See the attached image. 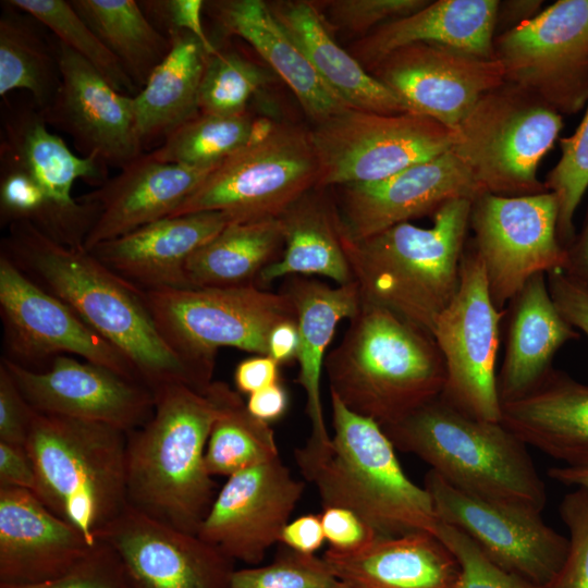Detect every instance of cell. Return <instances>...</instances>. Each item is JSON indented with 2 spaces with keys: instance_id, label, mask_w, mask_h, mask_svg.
<instances>
[{
  "instance_id": "obj_1",
  "label": "cell",
  "mask_w": 588,
  "mask_h": 588,
  "mask_svg": "<svg viewBox=\"0 0 588 588\" xmlns=\"http://www.w3.org/2000/svg\"><path fill=\"white\" fill-rule=\"evenodd\" d=\"M1 253L32 281L70 306L120 350L155 393L170 384L208 387L172 350L144 297L83 246L54 241L25 220L9 223Z\"/></svg>"
},
{
  "instance_id": "obj_2",
  "label": "cell",
  "mask_w": 588,
  "mask_h": 588,
  "mask_svg": "<svg viewBox=\"0 0 588 588\" xmlns=\"http://www.w3.org/2000/svg\"><path fill=\"white\" fill-rule=\"evenodd\" d=\"M330 401V445L294 450L296 465L316 488L322 509L355 512L380 538L412 532L436 536L439 519L430 495L404 473L380 425L348 409L333 393Z\"/></svg>"
},
{
  "instance_id": "obj_3",
  "label": "cell",
  "mask_w": 588,
  "mask_h": 588,
  "mask_svg": "<svg viewBox=\"0 0 588 588\" xmlns=\"http://www.w3.org/2000/svg\"><path fill=\"white\" fill-rule=\"evenodd\" d=\"M323 370L330 393L381 428L440 396L446 381L442 354L429 332L364 301L328 353Z\"/></svg>"
},
{
  "instance_id": "obj_4",
  "label": "cell",
  "mask_w": 588,
  "mask_h": 588,
  "mask_svg": "<svg viewBox=\"0 0 588 588\" xmlns=\"http://www.w3.org/2000/svg\"><path fill=\"white\" fill-rule=\"evenodd\" d=\"M154 394L150 419L127 432L128 504L197 535L217 494L205 463L217 405L206 391L185 384H170Z\"/></svg>"
},
{
  "instance_id": "obj_5",
  "label": "cell",
  "mask_w": 588,
  "mask_h": 588,
  "mask_svg": "<svg viewBox=\"0 0 588 588\" xmlns=\"http://www.w3.org/2000/svg\"><path fill=\"white\" fill-rule=\"evenodd\" d=\"M471 203L461 198L444 204L432 215L430 228L404 222L360 240L341 233L363 301L431 334L458 287Z\"/></svg>"
},
{
  "instance_id": "obj_6",
  "label": "cell",
  "mask_w": 588,
  "mask_h": 588,
  "mask_svg": "<svg viewBox=\"0 0 588 588\" xmlns=\"http://www.w3.org/2000/svg\"><path fill=\"white\" fill-rule=\"evenodd\" d=\"M396 450L414 454L470 495L541 513L546 486L526 444L501 421L477 419L440 396L382 428Z\"/></svg>"
},
{
  "instance_id": "obj_7",
  "label": "cell",
  "mask_w": 588,
  "mask_h": 588,
  "mask_svg": "<svg viewBox=\"0 0 588 588\" xmlns=\"http://www.w3.org/2000/svg\"><path fill=\"white\" fill-rule=\"evenodd\" d=\"M127 432L36 411L26 441L37 498L90 544L128 504Z\"/></svg>"
},
{
  "instance_id": "obj_8",
  "label": "cell",
  "mask_w": 588,
  "mask_h": 588,
  "mask_svg": "<svg viewBox=\"0 0 588 588\" xmlns=\"http://www.w3.org/2000/svg\"><path fill=\"white\" fill-rule=\"evenodd\" d=\"M164 340L209 385L218 350L268 355V338L280 322L296 319L289 295L256 284L144 291Z\"/></svg>"
},
{
  "instance_id": "obj_9",
  "label": "cell",
  "mask_w": 588,
  "mask_h": 588,
  "mask_svg": "<svg viewBox=\"0 0 588 588\" xmlns=\"http://www.w3.org/2000/svg\"><path fill=\"white\" fill-rule=\"evenodd\" d=\"M562 128V114L535 94L505 81L483 95L453 131L451 150L482 193L535 195L547 192L537 170Z\"/></svg>"
},
{
  "instance_id": "obj_10",
  "label": "cell",
  "mask_w": 588,
  "mask_h": 588,
  "mask_svg": "<svg viewBox=\"0 0 588 588\" xmlns=\"http://www.w3.org/2000/svg\"><path fill=\"white\" fill-rule=\"evenodd\" d=\"M318 182L309 132L258 121L252 139L216 167L169 217L220 211L234 222L278 218Z\"/></svg>"
},
{
  "instance_id": "obj_11",
  "label": "cell",
  "mask_w": 588,
  "mask_h": 588,
  "mask_svg": "<svg viewBox=\"0 0 588 588\" xmlns=\"http://www.w3.org/2000/svg\"><path fill=\"white\" fill-rule=\"evenodd\" d=\"M319 164L318 187L371 183L451 149L454 133L413 112L344 109L309 131Z\"/></svg>"
},
{
  "instance_id": "obj_12",
  "label": "cell",
  "mask_w": 588,
  "mask_h": 588,
  "mask_svg": "<svg viewBox=\"0 0 588 588\" xmlns=\"http://www.w3.org/2000/svg\"><path fill=\"white\" fill-rule=\"evenodd\" d=\"M500 310L473 242L466 243L457 291L437 318L431 334L442 354L446 381L441 397L477 419L501 421L497 390Z\"/></svg>"
},
{
  "instance_id": "obj_13",
  "label": "cell",
  "mask_w": 588,
  "mask_h": 588,
  "mask_svg": "<svg viewBox=\"0 0 588 588\" xmlns=\"http://www.w3.org/2000/svg\"><path fill=\"white\" fill-rule=\"evenodd\" d=\"M554 195L483 193L471 203V242L480 256L494 305L504 310L525 283L538 273L566 270L567 249L558 234Z\"/></svg>"
},
{
  "instance_id": "obj_14",
  "label": "cell",
  "mask_w": 588,
  "mask_h": 588,
  "mask_svg": "<svg viewBox=\"0 0 588 588\" xmlns=\"http://www.w3.org/2000/svg\"><path fill=\"white\" fill-rule=\"evenodd\" d=\"M494 57L505 81L535 94L560 114L588 102V0H559L499 34Z\"/></svg>"
},
{
  "instance_id": "obj_15",
  "label": "cell",
  "mask_w": 588,
  "mask_h": 588,
  "mask_svg": "<svg viewBox=\"0 0 588 588\" xmlns=\"http://www.w3.org/2000/svg\"><path fill=\"white\" fill-rule=\"evenodd\" d=\"M0 314L7 354L27 369L40 370L60 355H77L142 383L130 359L88 326L70 306L0 255Z\"/></svg>"
},
{
  "instance_id": "obj_16",
  "label": "cell",
  "mask_w": 588,
  "mask_h": 588,
  "mask_svg": "<svg viewBox=\"0 0 588 588\" xmlns=\"http://www.w3.org/2000/svg\"><path fill=\"white\" fill-rule=\"evenodd\" d=\"M424 488L438 519L464 532L504 571L542 588L562 566L568 538L548 526L541 513L470 495L431 469Z\"/></svg>"
},
{
  "instance_id": "obj_17",
  "label": "cell",
  "mask_w": 588,
  "mask_h": 588,
  "mask_svg": "<svg viewBox=\"0 0 588 588\" xmlns=\"http://www.w3.org/2000/svg\"><path fill=\"white\" fill-rule=\"evenodd\" d=\"M370 73L409 112L428 117L452 131L483 95L505 82L497 58L426 42L392 51Z\"/></svg>"
},
{
  "instance_id": "obj_18",
  "label": "cell",
  "mask_w": 588,
  "mask_h": 588,
  "mask_svg": "<svg viewBox=\"0 0 588 588\" xmlns=\"http://www.w3.org/2000/svg\"><path fill=\"white\" fill-rule=\"evenodd\" d=\"M304 489L280 457L236 473L217 492L197 536L234 562L257 565L280 543Z\"/></svg>"
},
{
  "instance_id": "obj_19",
  "label": "cell",
  "mask_w": 588,
  "mask_h": 588,
  "mask_svg": "<svg viewBox=\"0 0 588 588\" xmlns=\"http://www.w3.org/2000/svg\"><path fill=\"white\" fill-rule=\"evenodd\" d=\"M28 403L39 413L106 424L130 432L154 414L155 394L145 384L69 355L40 370L1 358Z\"/></svg>"
},
{
  "instance_id": "obj_20",
  "label": "cell",
  "mask_w": 588,
  "mask_h": 588,
  "mask_svg": "<svg viewBox=\"0 0 588 588\" xmlns=\"http://www.w3.org/2000/svg\"><path fill=\"white\" fill-rule=\"evenodd\" d=\"M97 539L120 556L133 588H230L234 561L127 504Z\"/></svg>"
},
{
  "instance_id": "obj_21",
  "label": "cell",
  "mask_w": 588,
  "mask_h": 588,
  "mask_svg": "<svg viewBox=\"0 0 588 588\" xmlns=\"http://www.w3.org/2000/svg\"><path fill=\"white\" fill-rule=\"evenodd\" d=\"M341 187L335 205L341 233L352 240L433 215L451 200H474L483 194L451 149L384 180Z\"/></svg>"
},
{
  "instance_id": "obj_22",
  "label": "cell",
  "mask_w": 588,
  "mask_h": 588,
  "mask_svg": "<svg viewBox=\"0 0 588 588\" xmlns=\"http://www.w3.org/2000/svg\"><path fill=\"white\" fill-rule=\"evenodd\" d=\"M60 86L51 105L40 111L74 140L85 157L120 169L140 156L133 97L117 91L72 49L58 44Z\"/></svg>"
},
{
  "instance_id": "obj_23",
  "label": "cell",
  "mask_w": 588,
  "mask_h": 588,
  "mask_svg": "<svg viewBox=\"0 0 588 588\" xmlns=\"http://www.w3.org/2000/svg\"><path fill=\"white\" fill-rule=\"evenodd\" d=\"M40 111L10 109L2 118L0 160L32 176L83 245L96 218L90 203L73 198L77 180L102 185L106 164L96 157L75 155L61 137L48 131Z\"/></svg>"
},
{
  "instance_id": "obj_24",
  "label": "cell",
  "mask_w": 588,
  "mask_h": 588,
  "mask_svg": "<svg viewBox=\"0 0 588 588\" xmlns=\"http://www.w3.org/2000/svg\"><path fill=\"white\" fill-rule=\"evenodd\" d=\"M215 168L162 162L143 152L118 175L78 197L96 210L83 247L91 250L102 242L171 216Z\"/></svg>"
},
{
  "instance_id": "obj_25",
  "label": "cell",
  "mask_w": 588,
  "mask_h": 588,
  "mask_svg": "<svg viewBox=\"0 0 588 588\" xmlns=\"http://www.w3.org/2000/svg\"><path fill=\"white\" fill-rule=\"evenodd\" d=\"M93 546L32 492L0 486V584L33 585L57 578Z\"/></svg>"
},
{
  "instance_id": "obj_26",
  "label": "cell",
  "mask_w": 588,
  "mask_h": 588,
  "mask_svg": "<svg viewBox=\"0 0 588 588\" xmlns=\"http://www.w3.org/2000/svg\"><path fill=\"white\" fill-rule=\"evenodd\" d=\"M231 222L234 220L220 211L167 217L88 252L142 291L187 289V260Z\"/></svg>"
},
{
  "instance_id": "obj_27",
  "label": "cell",
  "mask_w": 588,
  "mask_h": 588,
  "mask_svg": "<svg viewBox=\"0 0 588 588\" xmlns=\"http://www.w3.org/2000/svg\"><path fill=\"white\" fill-rule=\"evenodd\" d=\"M506 342L497 373L501 405L535 390L553 369L552 360L580 333L556 308L546 273L530 278L505 307Z\"/></svg>"
},
{
  "instance_id": "obj_28",
  "label": "cell",
  "mask_w": 588,
  "mask_h": 588,
  "mask_svg": "<svg viewBox=\"0 0 588 588\" xmlns=\"http://www.w3.org/2000/svg\"><path fill=\"white\" fill-rule=\"evenodd\" d=\"M498 0H438L392 20L357 40L351 53L371 71L384 57L407 45L426 42L493 59Z\"/></svg>"
},
{
  "instance_id": "obj_29",
  "label": "cell",
  "mask_w": 588,
  "mask_h": 588,
  "mask_svg": "<svg viewBox=\"0 0 588 588\" xmlns=\"http://www.w3.org/2000/svg\"><path fill=\"white\" fill-rule=\"evenodd\" d=\"M335 578L351 588H457L461 565L434 535L378 538L366 548L322 555Z\"/></svg>"
},
{
  "instance_id": "obj_30",
  "label": "cell",
  "mask_w": 588,
  "mask_h": 588,
  "mask_svg": "<svg viewBox=\"0 0 588 588\" xmlns=\"http://www.w3.org/2000/svg\"><path fill=\"white\" fill-rule=\"evenodd\" d=\"M281 292L289 295L296 310L299 336L296 383L305 391L306 414L311 428L304 445L324 449L331 442L320 391L327 350L340 321L350 320L359 310L362 294L355 281L332 287L304 275L287 277Z\"/></svg>"
},
{
  "instance_id": "obj_31",
  "label": "cell",
  "mask_w": 588,
  "mask_h": 588,
  "mask_svg": "<svg viewBox=\"0 0 588 588\" xmlns=\"http://www.w3.org/2000/svg\"><path fill=\"white\" fill-rule=\"evenodd\" d=\"M501 422L565 465L588 462V384L564 371L553 368L535 390L503 403Z\"/></svg>"
},
{
  "instance_id": "obj_32",
  "label": "cell",
  "mask_w": 588,
  "mask_h": 588,
  "mask_svg": "<svg viewBox=\"0 0 588 588\" xmlns=\"http://www.w3.org/2000/svg\"><path fill=\"white\" fill-rule=\"evenodd\" d=\"M222 30L246 40L284 81L315 122L350 108L317 74L306 56L261 0L210 2Z\"/></svg>"
},
{
  "instance_id": "obj_33",
  "label": "cell",
  "mask_w": 588,
  "mask_h": 588,
  "mask_svg": "<svg viewBox=\"0 0 588 588\" xmlns=\"http://www.w3.org/2000/svg\"><path fill=\"white\" fill-rule=\"evenodd\" d=\"M268 5L324 84L350 108L383 114L409 112L387 86L335 41L314 2L277 1Z\"/></svg>"
},
{
  "instance_id": "obj_34",
  "label": "cell",
  "mask_w": 588,
  "mask_h": 588,
  "mask_svg": "<svg viewBox=\"0 0 588 588\" xmlns=\"http://www.w3.org/2000/svg\"><path fill=\"white\" fill-rule=\"evenodd\" d=\"M279 218L283 225V254L261 271L256 285L264 289L279 278L291 275H322L338 285L354 281L333 203L310 191Z\"/></svg>"
},
{
  "instance_id": "obj_35",
  "label": "cell",
  "mask_w": 588,
  "mask_h": 588,
  "mask_svg": "<svg viewBox=\"0 0 588 588\" xmlns=\"http://www.w3.org/2000/svg\"><path fill=\"white\" fill-rule=\"evenodd\" d=\"M168 37L169 53L133 97L136 131L143 146L166 138L199 112V86L209 54L188 32H171Z\"/></svg>"
},
{
  "instance_id": "obj_36",
  "label": "cell",
  "mask_w": 588,
  "mask_h": 588,
  "mask_svg": "<svg viewBox=\"0 0 588 588\" xmlns=\"http://www.w3.org/2000/svg\"><path fill=\"white\" fill-rule=\"evenodd\" d=\"M284 246L281 219L231 222L187 260L188 287L256 284L261 271L278 260Z\"/></svg>"
},
{
  "instance_id": "obj_37",
  "label": "cell",
  "mask_w": 588,
  "mask_h": 588,
  "mask_svg": "<svg viewBox=\"0 0 588 588\" xmlns=\"http://www.w3.org/2000/svg\"><path fill=\"white\" fill-rule=\"evenodd\" d=\"M75 12L121 63L140 90L171 42L134 0H70Z\"/></svg>"
},
{
  "instance_id": "obj_38",
  "label": "cell",
  "mask_w": 588,
  "mask_h": 588,
  "mask_svg": "<svg viewBox=\"0 0 588 588\" xmlns=\"http://www.w3.org/2000/svg\"><path fill=\"white\" fill-rule=\"evenodd\" d=\"M205 391L218 409L205 454L210 476L230 477L280 457L269 422L253 416L237 391L223 381H212Z\"/></svg>"
},
{
  "instance_id": "obj_39",
  "label": "cell",
  "mask_w": 588,
  "mask_h": 588,
  "mask_svg": "<svg viewBox=\"0 0 588 588\" xmlns=\"http://www.w3.org/2000/svg\"><path fill=\"white\" fill-rule=\"evenodd\" d=\"M60 86L57 52L52 54L25 19L4 12L0 19V95L27 90L42 111L53 101Z\"/></svg>"
},
{
  "instance_id": "obj_40",
  "label": "cell",
  "mask_w": 588,
  "mask_h": 588,
  "mask_svg": "<svg viewBox=\"0 0 588 588\" xmlns=\"http://www.w3.org/2000/svg\"><path fill=\"white\" fill-rule=\"evenodd\" d=\"M258 122L238 115L200 113L170 133L150 156L159 161L193 168H212L243 148Z\"/></svg>"
},
{
  "instance_id": "obj_41",
  "label": "cell",
  "mask_w": 588,
  "mask_h": 588,
  "mask_svg": "<svg viewBox=\"0 0 588 588\" xmlns=\"http://www.w3.org/2000/svg\"><path fill=\"white\" fill-rule=\"evenodd\" d=\"M11 7L33 16L85 61L117 91L134 97L139 90L121 63L64 0H9Z\"/></svg>"
},
{
  "instance_id": "obj_42",
  "label": "cell",
  "mask_w": 588,
  "mask_h": 588,
  "mask_svg": "<svg viewBox=\"0 0 588 588\" xmlns=\"http://www.w3.org/2000/svg\"><path fill=\"white\" fill-rule=\"evenodd\" d=\"M265 82L262 71L234 52L208 56L203 73L198 107L200 113L238 115Z\"/></svg>"
},
{
  "instance_id": "obj_43",
  "label": "cell",
  "mask_w": 588,
  "mask_h": 588,
  "mask_svg": "<svg viewBox=\"0 0 588 588\" xmlns=\"http://www.w3.org/2000/svg\"><path fill=\"white\" fill-rule=\"evenodd\" d=\"M561 157L547 174L544 186L558 203V234L567 249L575 238L574 217L588 189V102L576 131L560 138Z\"/></svg>"
},
{
  "instance_id": "obj_44",
  "label": "cell",
  "mask_w": 588,
  "mask_h": 588,
  "mask_svg": "<svg viewBox=\"0 0 588 588\" xmlns=\"http://www.w3.org/2000/svg\"><path fill=\"white\" fill-rule=\"evenodd\" d=\"M338 584L322 556L282 546L271 563L234 569L230 588H334Z\"/></svg>"
},
{
  "instance_id": "obj_45",
  "label": "cell",
  "mask_w": 588,
  "mask_h": 588,
  "mask_svg": "<svg viewBox=\"0 0 588 588\" xmlns=\"http://www.w3.org/2000/svg\"><path fill=\"white\" fill-rule=\"evenodd\" d=\"M559 511L569 534L568 551L560 569L542 588H588V491L576 488L566 493Z\"/></svg>"
},
{
  "instance_id": "obj_46",
  "label": "cell",
  "mask_w": 588,
  "mask_h": 588,
  "mask_svg": "<svg viewBox=\"0 0 588 588\" xmlns=\"http://www.w3.org/2000/svg\"><path fill=\"white\" fill-rule=\"evenodd\" d=\"M436 536L458 560L457 588H537L495 565L457 528L439 520Z\"/></svg>"
},
{
  "instance_id": "obj_47",
  "label": "cell",
  "mask_w": 588,
  "mask_h": 588,
  "mask_svg": "<svg viewBox=\"0 0 588 588\" xmlns=\"http://www.w3.org/2000/svg\"><path fill=\"white\" fill-rule=\"evenodd\" d=\"M0 588H133L114 549L101 539L65 574L33 585H4Z\"/></svg>"
},
{
  "instance_id": "obj_48",
  "label": "cell",
  "mask_w": 588,
  "mask_h": 588,
  "mask_svg": "<svg viewBox=\"0 0 588 588\" xmlns=\"http://www.w3.org/2000/svg\"><path fill=\"white\" fill-rule=\"evenodd\" d=\"M429 2V0H332L326 1L324 8L333 26L353 33L369 34L387 22L417 12Z\"/></svg>"
},
{
  "instance_id": "obj_49",
  "label": "cell",
  "mask_w": 588,
  "mask_h": 588,
  "mask_svg": "<svg viewBox=\"0 0 588 588\" xmlns=\"http://www.w3.org/2000/svg\"><path fill=\"white\" fill-rule=\"evenodd\" d=\"M36 409L0 363V442L25 446Z\"/></svg>"
},
{
  "instance_id": "obj_50",
  "label": "cell",
  "mask_w": 588,
  "mask_h": 588,
  "mask_svg": "<svg viewBox=\"0 0 588 588\" xmlns=\"http://www.w3.org/2000/svg\"><path fill=\"white\" fill-rule=\"evenodd\" d=\"M320 518L329 549L341 553L357 552L380 538L366 520L345 507H324Z\"/></svg>"
},
{
  "instance_id": "obj_51",
  "label": "cell",
  "mask_w": 588,
  "mask_h": 588,
  "mask_svg": "<svg viewBox=\"0 0 588 588\" xmlns=\"http://www.w3.org/2000/svg\"><path fill=\"white\" fill-rule=\"evenodd\" d=\"M142 8L145 13H152L171 32H188L198 38L205 46L209 56L216 54L219 49L208 38L201 23V11L205 2L201 0H157L144 1Z\"/></svg>"
},
{
  "instance_id": "obj_52",
  "label": "cell",
  "mask_w": 588,
  "mask_h": 588,
  "mask_svg": "<svg viewBox=\"0 0 588 588\" xmlns=\"http://www.w3.org/2000/svg\"><path fill=\"white\" fill-rule=\"evenodd\" d=\"M547 281L559 311L588 339V286L564 270L549 272Z\"/></svg>"
},
{
  "instance_id": "obj_53",
  "label": "cell",
  "mask_w": 588,
  "mask_h": 588,
  "mask_svg": "<svg viewBox=\"0 0 588 588\" xmlns=\"http://www.w3.org/2000/svg\"><path fill=\"white\" fill-rule=\"evenodd\" d=\"M0 486L24 489L37 497L38 479L25 446L0 442Z\"/></svg>"
},
{
  "instance_id": "obj_54",
  "label": "cell",
  "mask_w": 588,
  "mask_h": 588,
  "mask_svg": "<svg viewBox=\"0 0 588 588\" xmlns=\"http://www.w3.org/2000/svg\"><path fill=\"white\" fill-rule=\"evenodd\" d=\"M279 383V364L268 355H255L241 360L234 370L238 393L252 394Z\"/></svg>"
},
{
  "instance_id": "obj_55",
  "label": "cell",
  "mask_w": 588,
  "mask_h": 588,
  "mask_svg": "<svg viewBox=\"0 0 588 588\" xmlns=\"http://www.w3.org/2000/svg\"><path fill=\"white\" fill-rule=\"evenodd\" d=\"M324 540L320 514H306L290 520L280 537L282 546L307 554H315Z\"/></svg>"
},
{
  "instance_id": "obj_56",
  "label": "cell",
  "mask_w": 588,
  "mask_h": 588,
  "mask_svg": "<svg viewBox=\"0 0 588 588\" xmlns=\"http://www.w3.org/2000/svg\"><path fill=\"white\" fill-rule=\"evenodd\" d=\"M285 389L275 383L248 395L246 402L249 413L266 422L279 419L287 408Z\"/></svg>"
},
{
  "instance_id": "obj_57",
  "label": "cell",
  "mask_w": 588,
  "mask_h": 588,
  "mask_svg": "<svg viewBox=\"0 0 588 588\" xmlns=\"http://www.w3.org/2000/svg\"><path fill=\"white\" fill-rule=\"evenodd\" d=\"M299 336L297 320L278 323L268 338V356L279 365L286 364L297 357Z\"/></svg>"
},
{
  "instance_id": "obj_58",
  "label": "cell",
  "mask_w": 588,
  "mask_h": 588,
  "mask_svg": "<svg viewBox=\"0 0 588 588\" xmlns=\"http://www.w3.org/2000/svg\"><path fill=\"white\" fill-rule=\"evenodd\" d=\"M542 3L543 2L540 0L500 1L497 13V28L499 26H506V30H510L522 23L534 19L541 12L540 8Z\"/></svg>"
},
{
  "instance_id": "obj_59",
  "label": "cell",
  "mask_w": 588,
  "mask_h": 588,
  "mask_svg": "<svg viewBox=\"0 0 588 588\" xmlns=\"http://www.w3.org/2000/svg\"><path fill=\"white\" fill-rule=\"evenodd\" d=\"M567 255L565 272L588 286V211L581 231L567 248Z\"/></svg>"
},
{
  "instance_id": "obj_60",
  "label": "cell",
  "mask_w": 588,
  "mask_h": 588,
  "mask_svg": "<svg viewBox=\"0 0 588 588\" xmlns=\"http://www.w3.org/2000/svg\"><path fill=\"white\" fill-rule=\"evenodd\" d=\"M548 475L555 481L588 491V462L579 465L551 467Z\"/></svg>"
},
{
  "instance_id": "obj_61",
  "label": "cell",
  "mask_w": 588,
  "mask_h": 588,
  "mask_svg": "<svg viewBox=\"0 0 588 588\" xmlns=\"http://www.w3.org/2000/svg\"><path fill=\"white\" fill-rule=\"evenodd\" d=\"M334 588H351V587L347 586L346 584L339 581V584Z\"/></svg>"
}]
</instances>
